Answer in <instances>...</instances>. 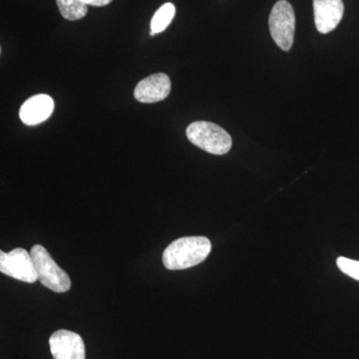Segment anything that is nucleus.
Masks as SVG:
<instances>
[{
	"label": "nucleus",
	"mask_w": 359,
	"mask_h": 359,
	"mask_svg": "<svg viewBox=\"0 0 359 359\" xmlns=\"http://www.w3.org/2000/svg\"><path fill=\"white\" fill-rule=\"evenodd\" d=\"M171 86V80L167 74L156 73L137 84L134 90V97L141 103L159 102L169 95Z\"/></svg>",
	"instance_id": "0eeeda50"
},
{
	"label": "nucleus",
	"mask_w": 359,
	"mask_h": 359,
	"mask_svg": "<svg viewBox=\"0 0 359 359\" xmlns=\"http://www.w3.org/2000/svg\"><path fill=\"white\" fill-rule=\"evenodd\" d=\"M337 264L342 273L354 280H359V262L340 257L337 259Z\"/></svg>",
	"instance_id": "f8f14e48"
},
{
	"label": "nucleus",
	"mask_w": 359,
	"mask_h": 359,
	"mask_svg": "<svg viewBox=\"0 0 359 359\" xmlns=\"http://www.w3.org/2000/svg\"><path fill=\"white\" fill-rule=\"evenodd\" d=\"M271 37L276 45L289 51L294 44L295 16L292 4L287 0H280L271 9L269 20Z\"/></svg>",
	"instance_id": "20e7f679"
},
{
	"label": "nucleus",
	"mask_w": 359,
	"mask_h": 359,
	"mask_svg": "<svg viewBox=\"0 0 359 359\" xmlns=\"http://www.w3.org/2000/svg\"><path fill=\"white\" fill-rule=\"evenodd\" d=\"M186 134L191 143L211 154L224 155L231 150L230 135L214 123L194 122L187 128Z\"/></svg>",
	"instance_id": "f03ea898"
},
{
	"label": "nucleus",
	"mask_w": 359,
	"mask_h": 359,
	"mask_svg": "<svg viewBox=\"0 0 359 359\" xmlns=\"http://www.w3.org/2000/svg\"><path fill=\"white\" fill-rule=\"evenodd\" d=\"M81 1L87 6L101 7L108 6L113 0H81Z\"/></svg>",
	"instance_id": "ddd939ff"
},
{
	"label": "nucleus",
	"mask_w": 359,
	"mask_h": 359,
	"mask_svg": "<svg viewBox=\"0 0 359 359\" xmlns=\"http://www.w3.org/2000/svg\"><path fill=\"white\" fill-rule=\"evenodd\" d=\"M175 13H176V8L174 4H165L164 6H161L151 20V36L164 32L173 20Z\"/></svg>",
	"instance_id": "9d476101"
},
{
	"label": "nucleus",
	"mask_w": 359,
	"mask_h": 359,
	"mask_svg": "<svg viewBox=\"0 0 359 359\" xmlns=\"http://www.w3.org/2000/svg\"><path fill=\"white\" fill-rule=\"evenodd\" d=\"M0 271L21 282L33 283L39 280L32 255L21 248L11 252H0Z\"/></svg>",
	"instance_id": "39448f33"
},
{
	"label": "nucleus",
	"mask_w": 359,
	"mask_h": 359,
	"mask_svg": "<svg viewBox=\"0 0 359 359\" xmlns=\"http://www.w3.org/2000/svg\"><path fill=\"white\" fill-rule=\"evenodd\" d=\"M59 11L65 20L74 21L81 20L87 14V4L81 0H56Z\"/></svg>",
	"instance_id": "9b49d317"
},
{
	"label": "nucleus",
	"mask_w": 359,
	"mask_h": 359,
	"mask_svg": "<svg viewBox=\"0 0 359 359\" xmlns=\"http://www.w3.org/2000/svg\"><path fill=\"white\" fill-rule=\"evenodd\" d=\"M314 22L320 33L334 30L342 20L344 4L342 0H313Z\"/></svg>",
	"instance_id": "6e6552de"
},
{
	"label": "nucleus",
	"mask_w": 359,
	"mask_h": 359,
	"mask_svg": "<svg viewBox=\"0 0 359 359\" xmlns=\"http://www.w3.org/2000/svg\"><path fill=\"white\" fill-rule=\"evenodd\" d=\"M54 110V101L46 94H39L26 100L20 110V117L23 124L36 126L46 121Z\"/></svg>",
	"instance_id": "1a4fd4ad"
},
{
	"label": "nucleus",
	"mask_w": 359,
	"mask_h": 359,
	"mask_svg": "<svg viewBox=\"0 0 359 359\" xmlns=\"http://www.w3.org/2000/svg\"><path fill=\"white\" fill-rule=\"evenodd\" d=\"M212 245L205 237H186L174 241L163 252V264L170 271L192 268L204 262Z\"/></svg>",
	"instance_id": "f257e3e1"
},
{
	"label": "nucleus",
	"mask_w": 359,
	"mask_h": 359,
	"mask_svg": "<svg viewBox=\"0 0 359 359\" xmlns=\"http://www.w3.org/2000/svg\"><path fill=\"white\" fill-rule=\"evenodd\" d=\"M30 255L34 262L37 278L42 285L58 294L70 290L69 276L56 264L48 250L42 245H36L30 250Z\"/></svg>",
	"instance_id": "7ed1b4c3"
},
{
	"label": "nucleus",
	"mask_w": 359,
	"mask_h": 359,
	"mask_svg": "<svg viewBox=\"0 0 359 359\" xmlns=\"http://www.w3.org/2000/svg\"><path fill=\"white\" fill-rule=\"evenodd\" d=\"M49 346L54 359H85L83 339L76 332L60 330L49 339Z\"/></svg>",
	"instance_id": "423d86ee"
}]
</instances>
